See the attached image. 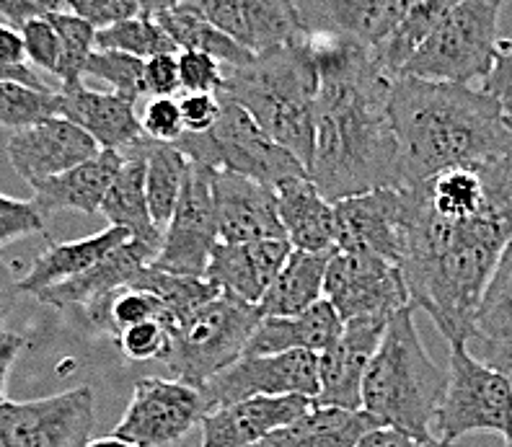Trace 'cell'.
Returning <instances> with one entry per match:
<instances>
[{"label": "cell", "mask_w": 512, "mask_h": 447, "mask_svg": "<svg viewBox=\"0 0 512 447\" xmlns=\"http://www.w3.org/2000/svg\"><path fill=\"white\" fill-rule=\"evenodd\" d=\"M311 44L321 88L308 179L329 202L373 189H401L399 148L388 119L396 75L370 47L339 39H311Z\"/></svg>", "instance_id": "obj_1"}, {"label": "cell", "mask_w": 512, "mask_h": 447, "mask_svg": "<svg viewBox=\"0 0 512 447\" xmlns=\"http://www.w3.org/2000/svg\"><path fill=\"white\" fill-rule=\"evenodd\" d=\"M337 249L347 254L378 256L401 267L409 233V192L373 189L334 202Z\"/></svg>", "instance_id": "obj_14"}, {"label": "cell", "mask_w": 512, "mask_h": 447, "mask_svg": "<svg viewBox=\"0 0 512 447\" xmlns=\"http://www.w3.org/2000/svg\"><path fill=\"white\" fill-rule=\"evenodd\" d=\"M65 11H70V0H0V19L13 29Z\"/></svg>", "instance_id": "obj_46"}, {"label": "cell", "mask_w": 512, "mask_h": 447, "mask_svg": "<svg viewBox=\"0 0 512 447\" xmlns=\"http://www.w3.org/2000/svg\"><path fill=\"white\" fill-rule=\"evenodd\" d=\"M122 357L130 362H148V360H166L171 349V329L169 323L156 318L138 326H130L114 339Z\"/></svg>", "instance_id": "obj_40"}, {"label": "cell", "mask_w": 512, "mask_h": 447, "mask_svg": "<svg viewBox=\"0 0 512 447\" xmlns=\"http://www.w3.org/2000/svg\"><path fill=\"white\" fill-rule=\"evenodd\" d=\"M24 347H26L24 336L11 334V331H3V334H0V406L6 404L8 375H11L13 362L19 360V354Z\"/></svg>", "instance_id": "obj_52"}, {"label": "cell", "mask_w": 512, "mask_h": 447, "mask_svg": "<svg viewBox=\"0 0 512 447\" xmlns=\"http://www.w3.org/2000/svg\"><path fill=\"white\" fill-rule=\"evenodd\" d=\"M57 99H60V117L86 130L101 150H117L125 156L127 150L145 140L135 104L125 96L114 91L101 94L86 88V83H75L60 88Z\"/></svg>", "instance_id": "obj_22"}, {"label": "cell", "mask_w": 512, "mask_h": 447, "mask_svg": "<svg viewBox=\"0 0 512 447\" xmlns=\"http://www.w3.org/2000/svg\"><path fill=\"white\" fill-rule=\"evenodd\" d=\"M461 0H409L404 19L399 21L394 32L388 34L378 47L375 57L391 75H399L404 63L409 60L419 44L430 37V32L448 16Z\"/></svg>", "instance_id": "obj_34"}, {"label": "cell", "mask_w": 512, "mask_h": 447, "mask_svg": "<svg viewBox=\"0 0 512 447\" xmlns=\"http://www.w3.org/2000/svg\"><path fill=\"white\" fill-rule=\"evenodd\" d=\"M153 19L163 26V32L169 34L179 52H202V55L215 57L223 68H241L254 60L249 50L233 42L228 34L220 32L218 26L210 24L200 13H194L192 8L176 6L171 11L158 13Z\"/></svg>", "instance_id": "obj_32"}, {"label": "cell", "mask_w": 512, "mask_h": 447, "mask_svg": "<svg viewBox=\"0 0 512 447\" xmlns=\"http://www.w3.org/2000/svg\"><path fill=\"white\" fill-rule=\"evenodd\" d=\"M334 251H290L275 282L264 292L262 318H285L308 311L324 298V277Z\"/></svg>", "instance_id": "obj_30"}, {"label": "cell", "mask_w": 512, "mask_h": 447, "mask_svg": "<svg viewBox=\"0 0 512 447\" xmlns=\"http://www.w3.org/2000/svg\"><path fill=\"white\" fill-rule=\"evenodd\" d=\"M502 114V104L487 91L396 75L388 119L399 148L401 189L510 150L512 135Z\"/></svg>", "instance_id": "obj_2"}, {"label": "cell", "mask_w": 512, "mask_h": 447, "mask_svg": "<svg viewBox=\"0 0 512 447\" xmlns=\"http://www.w3.org/2000/svg\"><path fill=\"white\" fill-rule=\"evenodd\" d=\"M448 370L427 354L414 323V305L391 316L363 380V411L381 427L430 437Z\"/></svg>", "instance_id": "obj_4"}, {"label": "cell", "mask_w": 512, "mask_h": 447, "mask_svg": "<svg viewBox=\"0 0 512 447\" xmlns=\"http://www.w3.org/2000/svg\"><path fill=\"white\" fill-rule=\"evenodd\" d=\"M474 342H479V360L484 365L494 367L512 388V339H500V342H494V339H474Z\"/></svg>", "instance_id": "obj_51"}, {"label": "cell", "mask_w": 512, "mask_h": 447, "mask_svg": "<svg viewBox=\"0 0 512 447\" xmlns=\"http://www.w3.org/2000/svg\"><path fill=\"white\" fill-rule=\"evenodd\" d=\"M94 424L91 385L34 401L6 398L0 406V447H86Z\"/></svg>", "instance_id": "obj_10"}, {"label": "cell", "mask_w": 512, "mask_h": 447, "mask_svg": "<svg viewBox=\"0 0 512 447\" xmlns=\"http://www.w3.org/2000/svg\"><path fill=\"white\" fill-rule=\"evenodd\" d=\"M99 78V81L109 83L114 94L125 96L132 104L145 96V60L140 57L125 55V52L114 50H94L88 57L83 78Z\"/></svg>", "instance_id": "obj_39"}, {"label": "cell", "mask_w": 512, "mask_h": 447, "mask_svg": "<svg viewBox=\"0 0 512 447\" xmlns=\"http://www.w3.org/2000/svg\"><path fill=\"white\" fill-rule=\"evenodd\" d=\"M259 321V305L220 292L171 336V349L163 360L171 378L202 388L244 354Z\"/></svg>", "instance_id": "obj_7"}, {"label": "cell", "mask_w": 512, "mask_h": 447, "mask_svg": "<svg viewBox=\"0 0 512 447\" xmlns=\"http://www.w3.org/2000/svg\"><path fill=\"white\" fill-rule=\"evenodd\" d=\"M176 55H156L145 60V91L150 96H174L182 88Z\"/></svg>", "instance_id": "obj_48"}, {"label": "cell", "mask_w": 512, "mask_h": 447, "mask_svg": "<svg viewBox=\"0 0 512 447\" xmlns=\"http://www.w3.org/2000/svg\"><path fill=\"white\" fill-rule=\"evenodd\" d=\"M213 176L215 168L197 161L189 163L184 189L150 267L179 277H205L210 256L220 241Z\"/></svg>", "instance_id": "obj_9"}, {"label": "cell", "mask_w": 512, "mask_h": 447, "mask_svg": "<svg viewBox=\"0 0 512 447\" xmlns=\"http://www.w3.org/2000/svg\"><path fill=\"white\" fill-rule=\"evenodd\" d=\"M251 55L308 39L293 0H184Z\"/></svg>", "instance_id": "obj_15"}, {"label": "cell", "mask_w": 512, "mask_h": 447, "mask_svg": "<svg viewBox=\"0 0 512 447\" xmlns=\"http://www.w3.org/2000/svg\"><path fill=\"white\" fill-rule=\"evenodd\" d=\"M182 109V122L187 135H202L213 130L220 117V99L218 94H187L179 101Z\"/></svg>", "instance_id": "obj_47"}, {"label": "cell", "mask_w": 512, "mask_h": 447, "mask_svg": "<svg viewBox=\"0 0 512 447\" xmlns=\"http://www.w3.org/2000/svg\"><path fill=\"white\" fill-rule=\"evenodd\" d=\"M218 99L220 117L213 130L202 135L184 132L174 143L189 161L205 163L215 171L249 176L267 187H280L282 181L308 176L306 166L256 125L244 106L220 94Z\"/></svg>", "instance_id": "obj_6"}, {"label": "cell", "mask_w": 512, "mask_h": 447, "mask_svg": "<svg viewBox=\"0 0 512 447\" xmlns=\"http://www.w3.org/2000/svg\"><path fill=\"white\" fill-rule=\"evenodd\" d=\"M24 39V52L29 63L37 65L44 73H57L60 65V37L50 19H34L19 29Z\"/></svg>", "instance_id": "obj_43"}, {"label": "cell", "mask_w": 512, "mask_h": 447, "mask_svg": "<svg viewBox=\"0 0 512 447\" xmlns=\"http://www.w3.org/2000/svg\"><path fill=\"white\" fill-rule=\"evenodd\" d=\"M319 88L313 44L311 39H300L254 55L241 68H225L218 94L244 106L256 125L290 150L308 171L316 143Z\"/></svg>", "instance_id": "obj_3"}, {"label": "cell", "mask_w": 512, "mask_h": 447, "mask_svg": "<svg viewBox=\"0 0 512 447\" xmlns=\"http://www.w3.org/2000/svg\"><path fill=\"white\" fill-rule=\"evenodd\" d=\"M505 440H507V447H512V432H510V435L505 437Z\"/></svg>", "instance_id": "obj_59"}, {"label": "cell", "mask_w": 512, "mask_h": 447, "mask_svg": "<svg viewBox=\"0 0 512 447\" xmlns=\"http://www.w3.org/2000/svg\"><path fill=\"white\" fill-rule=\"evenodd\" d=\"M391 318H355L319 354V406L363 409V380Z\"/></svg>", "instance_id": "obj_16"}, {"label": "cell", "mask_w": 512, "mask_h": 447, "mask_svg": "<svg viewBox=\"0 0 512 447\" xmlns=\"http://www.w3.org/2000/svg\"><path fill=\"white\" fill-rule=\"evenodd\" d=\"M502 122H505L507 132L512 135V109H505V114H502Z\"/></svg>", "instance_id": "obj_58"}, {"label": "cell", "mask_w": 512, "mask_h": 447, "mask_svg": "<svg viewBox=\"0 0 512 447\" xmlns=\"http://www.w3.org/2000/svg\"><path fill=\"white\" fill-rule=\"evenodd\" d=\"M381 424L363 409L313 404L295 422L285 424L254 447H357Z\"/></svg>", "instance_id": "obj_27"}, {"label": "cell", "mask_w": 512, "mask_h": 447, "mask_svg": "<svg viewBox=\"0 0 512 447\" xmlns=\"http://www.w3.org/2000/svg\"><path fill=\"white\" fill-rule=\"evenodd\" d=\"M81 313L86 318L88 329L94 334L109 336L114 342L130 326L156 321V318L163 321V303L156 292L145 290L140 285H125L83 305Z\"/></svg>", "instance_id": "obj_33"}, {"label": "cell", "mask_w": 512, "mask_h": 447, "mask_svg": "<svg viewBox=\"0 0 512 447\" xmlns=\"http://www.w3.org/2000/svg\"><path fill=\"white\" fill-rule=\"evenodd\" d=\"M52 117H60L57 91H37L24 83L0 81V127L11 132L24 130Z\"/></svg>", "instance_id": "obj_38"}, {"label": "cell", "mask_w": 512, "mask_h": 447, "mask_svg": "<svg viewBox=\"0 0 512 447\" xmlns=\"http://www.w3.org/2000/svg\"><path fill=\"white\" fill-rule=\"evenodd\" d=\"M24 39H21L19 29H13L8 24H0V63L6 65H24Z\"/></svg>", "instance_id": "obj_54"}, {"label": "cell", "mask_w": 512, "mask_h": 447, "mask_svg": "<svg viewBox=\"0 0 512 447\" xmlns=\"http://www.w3.org/2000/svg\"><path fill=\"white\" fill-rule=\"evenodd\" d=\"M316 404L306 396H256L207 411L202 447H254Z\"/></svg>", "instance_id": "obj_20"}, {"label": "cell", "mask_w": 512, "mask_h": 447, "mask_svg": "<svg viewBox=\"0 0 512 447\" xmlns=\"http://www.w3.org/2000/svg\"><path fill=\"white\" fill-rule=\"evenodd\" d=\"M50 21L55 26L57 37H60V65H57L55 75L63 86L83 83L88 57L96 50V29L70 11L55 13V16H50Z\"/></svg>", "instance_id": "obj_37"}, {"label": "cell", "mask_w": 512, "mask_h": 447, "mask_svg": "<svg viewBox=\"0 0 512 447\" xmlns=\"http://www.w3.org/2000/svg\"><path fill=\"white\" fill-rule=\"evenodd\" d=\"M494 101H500L502 109H512V42H502L492 70L484 78V88Z\"/></svg>", "instance_id": "obj_49"}, {"label": "cell", "mask_w": 512, "mask_h": 447, "mask_svg": "<svg viewBox=\"0 0 512 447\" xmlns=\"http://www.w3.org/2000/svg\"><path fill=\"white\" fill-rule=\"evenodd\" d=\"M122 161L125 156L117 150H99L94 158L78 163L65 174L37 184L32 202L47 220L63 210L94 215L101 210V202L107 197L112 181L117 179Z\"/></svg>", "instance_id": "obj_24"}, {"label": "cell", "mask_w": 512, "mask_h": 447, "mask_svg": "<svg viewBox=\"0 0 512 447\" xmlns=\"http://www.w3.org/2000/svg\"><path fill=\"white\" fill-rule=\"evenodd\" d=\"M99 150L94 137L63 117L44 119L24 130H13L6 145L13 171L32 189L94 158Z\"/></svg>", "instance_id": "obj_17"}, {"label": "cell", "mask_w": 512, "mask_h": 447, "mask_svg": "<svg viewBox=\"0 0 512 447\" xmlns=\"http://www.w3.org/2000/svg\"><path fill=\"white\" fill-rule=\"evenodd\" d=\"M86 447H135V445H130V442L109 435V437H101V440H91Z\"/></svg>", "instance_id": "obj_57"}, {"label": "cell", "mask_w": 512, "mask_h": 447, "mask_svg": "<svg viewBox=\"0 0 512 447\" xmlns=\"http://www.w3.org/2000/svg\"><path fill=\"white\" fill-rule=\"evenodd\" d=\"M290 246L288 238H267V241L246 243H223L213 249L210 264H207L205 280L220 287V292L236 295L251 305H259L264 292L275 282L282 264L288 261Z\"/></svg>", "instance_id": "obj_21"}, {"label": "cell", "mask_w": 512, "mask_h": 447, "mask_svg": "<svg viewBox=\"0 0 512 447\" xmlns=\"http://www.w3.org/2000/svg\"><path fill=\"white\" fill-rule=\"evenodd\" d=\"M324 298L344 321L391 318L412 305L401 267L378 256L334 251L324 277Z\"/></svg>", "instance_id": "obj_13"}, {"label": "cell", "mask_w": 512, "mask_h": 447, "mask_svg": "<svg viewBox=\"0 0 512 447\" xmlns=\"http://www.w3.org/2000/svg\"><path fill=\"white\" fill-rule=\"evenodd\" d=\"M184 0H143V13L145 16H158L163 11H171V8L182 6Z\"/></svg>", "instance_id": "obj_56"}, {"label": "cell", "mask_w": 512, "mask_h": 447, "mask_svg": "<svg viewBox=\"0 0 512 447\" xmlns=\"http://www.w3.org/2000/svg\"><path fill=\"white\" fill-rule=\"evenodd\" d=\"M210 411L200 388L166 378H140L114 437L135 447H171L200 427Z\"/></svg>", "instance_id": "obj_11"}, {"label": "cell", "mask_w": 512, "mask_h": 447, "mask_svg": "<svg viewBox=\"0 0 512 447\" xmlns=\"http://www.w3.org/2000/svg\"><path fill=\"white\" fill-rule=\"evenodd\" d=\"M357 447H453V442H445L440 437H414L399 432V429L378 427L370 435H365Z\"/></svg>", "instance_id": "obj_50"}, {"label": "cell", "mask_w": 512, "mask_h": 447, "mask_svg": "<svg viewBox=\"0 0 512 447\" xmlns=\"http://www.w3.org/2000/svg\"><path fill=\"white\" fill-rule=\"evenodd\" d=\"M96 50H114L125 55L150 60L156 55H176V44L163 32L153 16H135V19L119 21V24L107 26L96 32Z\"/></svg>", "instance_id": "obj_36"}, {"label": "cell", "mask_w": 512, "mask_h": 447, "mask_svg": "<svg viewBox=\"0 0 512 447\" xmlns=\"http://www.w3.org/2000/svg\"><path fill=\"white\" fill-rule=\"evenodd\" d=\"M435 435L456 442L474 432H512V388L494 367L469 352L466 344H450L448 383L435 414Z\"/></svg>", "instance_id": "obj_8"}, {"label": "cell", "mask_w": 512, "mask_h": 447, "mask_svg": "<svg viewBox=\"0 0 512 447\" xmlns=\"http://www.w3.org/2000/svg\"><path fill=\"white\" fill-rule=\"evenodd\" d=\"M99 212L109 220L112 228L127 230L130 238L145 243L158 254L163 233L150 218L148 194H145V158L138 148L125 153L122 168L101 202Z\"/></svg>", "instance_id": "obj_29"}, {"label": "cell", "mask_w": 512, "mask_h": 447, "mask_svg": "<svg viewBox=\"0 0 512 447\" xmlns=\"http://www.w3.org/2000/svg\"><path fill=\"white\" fill-rule=\"evenodd\" d=\"M505 0H461L409 55L399 75L435 83L487 78L502 47L500 16Z\"/></svg>", "instance_id": "obj_5"}, {"label": "cell", "mask_w": 512, "mask_h": 447, "mask_svg": "<svg viewBox=\"0 0 512 447\" xmlns=\"http://www.w3.org/2000/svg\"><path fill=\"white\" fill-rule=\"evenodd\" d=\"M24 236H47V218L34 202L0 192V249Z\"/></svg>", "instance_id": "obj_41"}, {"label": "cell", "mask_w": 512, "mask_h": 447, "mask_svg": "<svg viewBox=\"0 0 512 447\" xmlns=\"http://www.w3.org/2000/svg\"><path fill=\"white\" fill-rule=\"evenodd\" d=\"M275 194L285 238L295 251H337L334 202H329L308 176L282 181Z\"/></svg>", "instance_id": "obj_25"}, {"label": "cell", "mask_w": 512, "mask_h": 447, "mask_svg": "<svg viewBox=\"0 0 512 447\" xmlns=\"http://www.w3.org/2000/svg\"><path fill=\"white\" fill-rule=\"evenodd\" d=\"M19 280H16V272L13 267H8V261L0 259V334H3V323L11 316V311L16 308V300H19Z\"/></svg>", "instance_id": "obj_53"}, {"label": "cell", "mask_w": 512, "mask_h": 447, "mask_svg": "<svg viewBox=\"0 0 512 447\" xmlns=\"http://www.w3.org/2000/svg\"><path fill=\"white\" fill-rule=\"evenodd\" d=\"M213 194L218 238L223 243L285 238L275 187H267L249 176L215 171Z\"/></svg>", "instance_id": "obj_19"}, {"label": "cell", "mask_w": 512, "mask_h": 447, "mask_svg": "<svg viewBox=\"0 0 512 447\" xmlns=\"http://www.w3.org/2000/svg\"><path fill=\"white\" fill-rule=\"evenodd\" d=\"M0 81H13V83H24V86H32L37 91H50V86L34 73L29 65H6L0 63Z\"/></svg>", "instance_id": "obj_55"}, {"label": "cell", "mask_w": 512, "mask_h": 447, "mask_svg": "<svg viewBox=\"0 0 512 447\" xmlns=\"http://www.w3.org/2000/svg\"><path fill=\"white\" fill-rule=\"evenodd\" d=\"M179 81L187 94H218L225 81V68L202 52H179Z\"/></svg>", "instance_id": "obj_42"}, {"label": "cell", "mask_w": 512, "mask_h": 447, "mask_svg": "<svg viewBox=\"0 0 512 447\" xmlns=\"http://www.w3.org/2000/svg\"><path fill=\"white\" fill-rule=\"evenodd\" d=\"M210 411L256 396H319V354H241L200 388Z\"/></svg>", "instance_id": "obj_12"}, {"label": "cell", "mask_w": 512, "mask_h": 447, "mask_svg": "<svg viewBox=\"0 0 512 447\" xmlns=\"http://www.w3.org/2000/svg\"><path fill=\"white\" fill-rule=\"evenodd\" d=\"M311 39H339L375 50L404 19L409 0H293Z\"/></svg>", "instance_id": "obj_18"}, {"label": "cell", "mask_w": 512, "mask_h": 447, "mask_svg": "<svg viewBox=\"0 0 512 447\" xmlns=\"http://www.w3.org/2000/svg\"><path fill=\"white\" fill-rule=\"evenodd\" d=\"M145 137L158 140V143H176L184 135V122H182V109L179 101L171 96H153L145 104V112L140 117Z\"/></svg>", "instance_id": "obj_44"}, {"label": "cell", "mask_w": 512, "mask_h": 447, "mask_svg": "<svg viewBox=\"0 0 512 447\" xmlns=\"http://www.w3.org/2000/svg\"><path fill=\"white\" fill-rule=\"evenodd\" d=\"M70 13L99 29L143 16V0H70Z\"/></svg>", "instance_id": "obj_45"}, {"label": "cell", "mask_w": 512, "mask_h": 447, "mask_svg": "<svg viewBox=\"0 0 512 447\" xmlns=\"http://www.w3.org/2000/svg\"><path fill=\"white\" fill-rule=\"evenodd\" d=\"M474 326L476 339H512V238L489 274Z\"/></svg>", "instance_id": "obj_35"}, {"label": "cell", "mask_w": 512, "mask_h": 447, "mask_svg": "<svg viewBox=\"0 0 512 447\" xmlns=\"http://www.w3.org/2000/svg\"><path fill=\"white\" fill-rule=\"evenodd\" d=\"M130 238V233L122 228H112L94 236L81 238V241H68V243H55L50 241V246L42 251L39 256H34L32 267L19 280L21 295L29 292V295H37V292L47 290L52 285H60V282L70 280V277H78L81 272L91 269L96 261H101L109 251H114L119 243H125Z\"/></svg>", "instance_id": "obj_28"}, {"label": "cell", "mask_w": 512, "mask_h": 447, "mask_svg": "<svg viewBox=\"0 0 512 447\" xmlns=\"http://www.w3.org/2000/svg\"><path fill=\"white\" fill-rule=\"evenodd\" d=\"M135 148L145 158V194H148L150 218L163 233L171 223L192 161L174 143H158L150 137H145Z\"/></svg>", "instance_id": "obj_31"}, {"label": "cell", "mask_w": 512, "mask_h": 447, "mask_svg": "<svg viewBox=\"0 0 512 447\" xmlns=\"http://www.w3.org/2000/svg\"><path fill=\"white\" fill-rule=\"evenodd\" d=\"M156 259V251L145 246V243L127 238L125 243H119L117 249L109 251L101 261H96L94 267L81 272L78 277L52 285L47 290L37 292V300L57 311H68V308H78L88 305L91 300L107 295V292L117 290V287L132 285L138 280L140 272L150 267Z\"/></svg>", "instance_id": "obj_23"}, {"label": "cell", "mask_w": 512, "mask_h": 447, "mask_svg": "<svg viewBox=\"0 0 512 447\" xmlns=\"http://www.w3.org/2000/svg\"><path fill=\"white\" fill-rule=\"evenodd\" d=\"M342 326L344 323L334 311V305L321 298L298 316L262 318L256 323L244 354H280L295 352V349L321 354L337 339Z\"/></svg>", "instance_id": "obj_26"}]
</instances>
